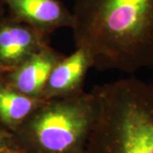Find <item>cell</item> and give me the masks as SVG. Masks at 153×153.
I'll return each instance as SVG.
<instances>
[{
  "instance_id": "cell-12",
  "label": "cell",
  "mask_w": 153,
  "mask_h": 153,
  "mask_svg": "<svg viewBox=\"0 0 153 153\" xmlns=\"http://www.w3.org/2000/svg\"><path fill=\"white\" fill-rule=\"evenodd\" d=\"M6 71H7V70L4 69V68H2V67H0V78L2 77V76L4 75V73Z\"/></svg>"
},
{
  "instance_id": "cell-1",
  "label": "cell",
  "mask_w": 153,
  "mask_h": 153,
  "mask_svg": "<svg viewBox=\"0 0 153 153\" xmlns=\"http://www.w3.org/2000/svg\"><path fill=\"white\" fill-rule=\"evenodd\" d=\"M71 11L76 47L94 68L133 75L153 67V0H76Z\"/></svg>"
},
{
  "instance_id": "cell-8",
  "label": "cell",
  "mask_w": 153,
  "mask_h": 153,
  "mask_svg": "<svg viewBox=\"0 0 153 153\" xmlns=\"http://www.w3.org/2000/svg\"><path fill=\"white\" fill-rule=\"evenodd\" d=\"M44 101L19 92L0 78V123L10 133Z\"/></svg>"
},
{
  "instance_id": "cell-10",
  "label": "cell",
  "mask_w": 153,
  "mask_h": 153,
  "mask_svg": "<svg viewBox=\"0 0 153 153\" xmlns=\"http://www.w3.org/2000/svg\"><path fill=\"white\" fill-rule=\"evenodd\" d=\"M14 142V141H13ZM0 153H23L19 149V148L17 147L13 143L12 145H10V146H7V147H5L4 149H3L1 152H0Z\"/></svg>"
},
{
  "instance_id": "cell-4",
  "label": "cell",
  "mask_w": 153,
  "mask_h": 153,
  "mask_svg": "<svg viewBox=\"0 0 153 153\" xmlns=\"http://www.w3.org/2000/svg\"><path fill=\"white\" fill-rule=\"evenodd\" d=\"M2 1L8 16L46 36L60 28L72 27V11L61 0Z\"/></svg>"
},
{
  "instance_id": "cell-7",
  "label": "cell",
  "mask_w": 153,
  "mask_h": 153,
  "mask_svg": "<svg viewBox=\"0 0 153 153\" xmlns=\"http://www.w3.org/2000/svg\"><path fill=\"white\" fill-rule=\"evenodd\" d=\"M93 67L89 54L82 47L64 56L51 71L41 94L44 100L71 97L83 92L88 70Z\"/></svg>"
},
{
  "instance_id": "cell-3",
  "label": "cell",
  "mask_w": 153,
  "mask_h": 153,
  "mask_svg": "<svg viewBox=\"0 0 153 153\" xmlns=\"http://www.w3.org/2000/svg\"><path fill=\"white\" fill-rule=\"evenodd\" d=\"M95 115L93 93L44 100L14 132L23 153H84Z\"/></svg>"
},
{
  "instance_id": "cell-9",
  "label": "cell",
  "mask_w": 153,
  "mask_h": 153,
  "mask_svg": "<svg viewBox=\"0 0 153 153\" xmlns=\"http://www.w3.org/2000/svg\"><path fill=\"white\" fill-rule=\"evenodd\" d=\"M13 143L12 134L0 123V152Z\"/></svg>"
},
{
  "instance_id": "cell-6",
  "label": "cell",
  "mask_w": 153,
  "mask_h": 153,
  "mask_svg": "<svg viewBox=\"0 0 153 153\" xmlns=\"http://www.w3.org/2000/svg\"><path fill=\"white\" fill-rule=\"evenodd\" d=\"M49 36L6 15L0 20V67L10 70L49 45Z\"/></svg>"
},
{
  "instance_id": "cell-11",
  "label": "cell",
  "mask_w": 153,
  "mask_h": 153,
  "mask_svg": "<svg viewBox=\"0 0 153 153\" xmlns=\"http://www.w3.org/2000/svg\"><path fill=\"white\" fill-rule=\"evenodd\" d=\"M6 16V9L3 1L0 0V20Z\"/></svg>"
},
{
  "instance_id": "cell-2",
  "label": "cell",
  "mask_w": 153,
  "mask_h": 153,
  "mask_svg": "<svg viewBox=\"0 0 153 153\" xmlns=\"http://www.w3.org/2000/svg\"><path fill=\"white\" fill-rule=\"evenodd\" d=\"M91 92L95 115L84 153H153V85L131 76Z\"/></svg>"
},
{
  "instance_id": "cell-5",
  "label": "cell",
  "mask_w": 153,
  "mask_h": 153,
  "mask_svg": "<svg viewBox=\"0 0 153 153\" xmlns=\"http://www.w3.org/2000/svg\"><path fill=\"white\" fill-rule=\"evenodd\" d=\"M64 56L49 44L6 71L2 79L21 93L41 99L51 71Z\"/></svg>"
}]
</instances>
